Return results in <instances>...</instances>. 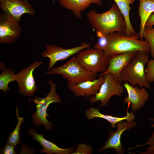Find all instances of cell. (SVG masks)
<instances>
[{"instance_id": "obj_6", "label": "cell", "mask_w": 154, "mask_h": 154, "mask_svg": "<svg viewBox=\"0 0 154 154\" xmlns=\"http://www.w3.org/2000/svg\"><path fill=\"white\" fill-rule=\"evenodd\" d=\"M46 73L50 75L61 74L67 80L68 83L74 85L86 81H93L96 79V76L84 70L74 56L62 66L52 68Z\"/></svg>"}, {"instance_id": "obj_27", "label": "cell", "mask_w": 154, "mask_h": 154, "mask_svg": "<svg viewBox=\"0 0 154 154\" xmlns=\"http://www.w3.org/2000/svg\"><path fill=\"white\" fill-rule=\"evenodd\" d=\"M15 147L7 143V144L3 147L0 152L1 154H16L17 153V149H14Z\"/></svg>"}, {"instance_id": "obj_32", "label": "cell", "mask_w": 154, "mask_h": 154, "mask_svg": "<svg viewBox=\"0 0 154 154\" xmlns=\"http://www.w3.org/2000/svg\"><path fill=\"white\" fill-rule=\"evenodd\" d=\"M149 120L151 121H153V124H154V118L150 119Z\"/></svg>"}, {"instance_id": "obj_17", "label": "cell", "mask_w": 154, "mask_h": 154, "mask_svg": "<svg viewBox=\"0 0 154 154\" xmlns=\"http://www.w3.org/2000/svg\"><path fill=\"white\" fill-rule=\"evenodd\" d=\"M126 116L123 117H118L107 115L101 113L98 109L91 107L87 109L85 112V115L86 118L91 120L95 118H100L104 119L111 123V127L113 128L117 127V124L119 122L123 120L128 121H133L135 118L134 113L132 112H127Z\"/></svg>"}, {"instance_id": "obj_20", "label": "cell", "mask_w": 154, "mask_h": 154, "mask_svg": "<svg viewBox=\"0 0 154 154\" xmlns=\"http://www.w3.org/2000/svg\"><path fill=\"white\" fill-rule=\"evenodd\" d=\"M116 4L123 15L125 21L126 29L125 33L127 36H130L136 33L130 20L129 12L132 8L130 5L133 4L135 0H113Z\"/></svg>"}, {"instance_id": "obj_14", "label": "cell", "mask_w": 154, "mask_h": 154, "mask_svg": "<svg viewBox=\"0 0 154 154\" xmlns=\"http://www.w3.org/2000/svg\"><path fill=\"white\" fill-rule=\"evenodd\" d=\"M137 51L128 52L121 53L109 58V63L107 70L100 75L110 73L120 83L123 81L121 73L135 56Z\"/></svg>"}, {"instance_id": "obj_22", "label": "cell", "mask_w": 154, "mask_h": 154, "mask_svg": "<svg viewBox=\"0 0 154 154\" xmlns=\"http://www.w3.org/2000/svg\"><path fill=\"white\" fill-rule=\"evenodd\" d=\"M2 70L0 75V90L5 93L10 90L8 86L9 83L15 81L16 74L14 70L11 68H5Z\"/></svg>"}, {"instance_id": "obj_26", "label": "cell", "mask_w": 154, "mask_h": 154, "mask_svg": "<svg viewBox=\"0 0 154 154\" xmlns=\"http://www.w3.org/2000/svg\"><path fill=\"white\" fill-rule=\"evenodd\" d=\"M145 72L149 82H154V59L149 61L145 68Z\"/></svg>"}, {"instance_id": "obj_28", "label": "cell", "mask_w": 154, "mask_h": 154, "mask_svg": "<svg viewBox=\"0 0 154 154\" xmlns=\"http://www.w3.org/2000/svg\"><path fill=\"white\" fill-rule=\"evenodd\" d=\"M34 152L31 149L29 148L27 146H25V144H23L21 146L19 152V154H33Z\"/></svg>"}, {"instance_id": "obj_15", "label": "cell", "mask_w": 154, "mask_h": 154, "mask_svg": "<svg viewBox=\"0 0 154 154\" xmlns=\"http://www.w3.org/2000/svg\"><path fill=\"white\" fill-rule=\"evenodd\" d=\"M104 81L103 76L100 75L98 79L93 81H86L76 85L68 83L67 86L76 97L85 96L89 98L98 92Z\"/></svg>"}, {"instance_id": "obj_12", "label": "cell", "mask_w": 154, "mask_h": 154, "mask_svg": "<svg viewBox=\"0 0 154 154\" xmlns=\"http://www.w3.org/2000/svg\"><path fill=\"white\" fill-rule=\"evenodd\" d=\"M122 121L117 124V129L116 131L110 130L108 139L104 145L98 149V152H101L104 150L112 148L115 150L117 154H123L125 149L121 145V138L122 133L125 131L135 127L137 124L136 121Z\"/></svg>"}, {"instance_id": "obj_7", "label": "cell", "mask_w": 154, "mask_h": 154, "mask_svg": "<svg viewBox=\"0 0 154 154\" xmlns=\"http://www.w3.org/2000/svg\"><path fill=\"white\" fill-rule=\"evenodd\" d=\"M104 81L101 85L99 91L94 95L90 97L91 104L99 101L101 102L100 107L106 106L111 98L114 96H121L124 92V87L118 82L111 73L103 75Z\"/></svg>"}, {"instance_id": "obj_34", "label": "cell", "mask_w": 154, "mask_h": 154, "mask_svg": "<svg viewBox=\"0 0 154 154\" xmlns=\"http://www.w3.org/2000/svg\"></svg>"}, {"instance_id": "obj_24", "label": "cell", "mask_w": 154, "mask_h": 154, "mask_svg": "<svg viewBox=\"0 0 154 154\" xmlns=\"http://www.w3.org/2000/svg\"><path fill=\"white\" fill-rule=\"evenodd\" d=\"M96 33L98 40L94 44V48L104 51L108 44L109 34H105L98 32Z\"/></svg>"}, {"instance_id": "obj_25", "label": "cell", "mask_w": 154, "mask_h": 154, "mask_svg": "<svg viewBox=\"0 0 154 154\" xmlns=\"http://www.w3.org/2000/svg\"><path fill=\"white\" fill-rule=\"evenodd\" d=\"M93 151L91 145L81 143L78 145L75 151L70 154H90L92 153Z\"/></svg>"}, {"instance_id": "obj_3", "label": "cell", "mask_w": 154, "mask_h": 154, "mask_svg": "<svg viewBox=\"0 0 154 154\" xmlns=\"http://www.w3.org/2000/svg\"><path fill=\"white\" fill-rule=\"evenodd\" d=\"M148 53L137 51L135 56L122 71L121 77L123 82H128L131 85L150 89L145 72V66L148 62Z\"/></svg>"}, {"instance_id": "obj_30", "label": "cell", "mask_w": 154, "mask_h": 154, "mask_svg": "<svg viewBox=\"0 0 154 154\" xmlns=\"http://www.w3.org/2000/svg\"><path fill=\"white\" fill-rule=\"evenodd\" d=\"M154 25V13L151 14L147 19L145 26L148 27H151Z\"/></svg>"}, {"instance_id": "obj_1", "label": "cell", "mask_w": 154, "mask_h": 154, "mask_svg": "<svg viewBox=\"0 0 154 154\" xmlns=\"http://www.w3.org/2000/svg\"><path fill=\"white\" fill-rule=\"evenodd\" d=\"M88 21L96 32L109 34L115 32L125 33L126 26L123 17L115 3L108 11L97 13L92 10L87 14Z\"/></svg>"}, {"instance_id": "obj_33", "label": "cell", "mask_w": 154, "mask_h": 154, "mask_svg": "<svg viewBox=\"0 0 154 154\" xmlns=\"http://www.w3.org/2000/svg\"></svg>"}, {"instance_id": "obj_9", "label": "cell", "mask_w": 154, "mask_h": 154, "mask_svg": "<svg viewBox=\"0 0 154 154\" xmlns=\"http://www.w3.org/2000/svg\"><path fill=\"white\" fill-rule=\"evenodd\" d=\"M91 43L82 42L80 46L69 49H64L50 44H46V49L41 53L42 57L49 59L48 70H49L58 61L66 59L69 56L77 53L80 50L90 47Z\"/></svg>"}, {"instance_id": "obj_8", "label": "cell", "mask_w": 154, "mask_h": 154, "mask_svg": "<svg viewBox=\"0 0 154 154\" xmlns=\"http://www.w3.org/2000/svg\"><path fill=\"white\" fill-rule=\"evenodd\" d=\"M43 63L35 61L16 74L15 81L17 83L19 92L25 96L33 97L37 87L33 76L35 70Z\"/></svg>"}, {"instance_id": "obj_2", "label": "cell", "mask_w": 154, "mask_h": 154, "mask_svg": "<svg viewBox=\"0 0 154 154\" xmlns=\"http://www.w3.org/2000/svg\"><path fill=\"white\" fill-rule=\"evenodd\" d=\"M108 36V44L104 51L109 59L124 52L143 51L148 53L150 52L148 42L139 40V33L127 36L124 33L115 32L109 34Z\"/></svg>"}, {"instance_id": "obj_29", "label": "cell", "mask_w": 154, "mask_h": 154, "mask_svg": "<svg viewBox=\"0 0 154 154\" xmlns=\"http://www.w3.org/2000/svg\"><path fill=\"white\" fill-rule=\"evenodd\" d=\"M152 128L154 127V124H152L151 125ZM147 142L146 143L142 145H148L150 146L154 144V129L151 135L148 139H147Z\"/></svg>"}, {"instance_id": "obj_23", "label": "cell", "mask_w": 154, "mask_h": 154, "mask_svg": "<svg viewBox=\"0 0 154 154\" xmlns=\"http://www.w3.org/2000/svg\"><path fill=\"white\" fill-rule=\"evenodd\" d=\"M149 45L151 56L154 59V28L145 26L143 36Z\"/></svg>"}, {"instance_id": "obj_18", "label": "cell", "mask_w": 154, "mask_h": 154, "mask_svg": "<svg viewBox=\"0 0 154 154\" xmlns=\"http://www.w3.org/2000/svg\"><path fill=\"white\" fill-rule=\"evenodd\" d=\"M60 5L67 9L71 10L77 18L81 19L82 12L88 8L91 4L99 5L102 4V0H58Z\"/></svg>"}, {"instance_id": "obj_4", "label": "cell", "mask_w": 154, "mask_h": 154, "mask_svg": "<svg viewBox=\"0 0 154 154\" xmlns=\"http://www.w3.org/2000/svg\"><path fill=\"white\" fill-rule=\"evenodd\" d=\"M48 84L50 86V89L45 97H34L33 98L29 99L36 105V111L32 115L33 122L36 126H43L46 131L51 130L53 126V123L47 119V117L50 116V114L47 112V108L51 103H60L61 101L60 96L56 92V84L51 80L48 81Z\"/></svg>"}, {"instance_id": "obj_11", "label": "cell", "mask_w": 154, "mask_h": 154, "mask_svg": "<svg viewBox=\"0 0 154 154\" xmlns=\"http://www.w3.org/2000/svg\"><path fill=\"white\" fill-rule=\"evenodd\" d=\"M0 8L3 13L11 15L19 23L21 22V16L23 14L34 16L36 13L27 0H0Z\"/></svg>"}, {"instance_id": "obj_31", "label": "cell", "mask_w": 154, "mask_h": 154, "mask_svg": "<svg viewBox=\"0 0 154 154\" xmlns=\"http://www.w3.org/2000/svg\"><path fill=\"white\" fill-rule=\"evenodd\" d=\"M143 154H153L154 153V144L149 146Z\"/></svg>"}, {"instance_id": "obj_16", "label": "cell", "mask_w": 154, "mask_h": 154, "mask_svg": "<svg viewBox=\"0 0 154 154\" xmlns=\"http://www.w3.org/2000/svg\"><path fill=\"white\" fill-rule=\"evenodd\" d=\"M28 132L29 135L33 136V139L39 143L43 147V149L40 150L41 153L47 154H70L74 151L73 147L67 148L59 147L55 143L45 139L43 134L37 133L34 129H29Z\"/></svg>"}, {"instance_id": "obj_5", "label": "cell", "mask_w": 154, "mask_h": 154, "mask_svg": "<svg viewBox=\"0 0 154 154\" xmlns=\"http://www.w3.org/2000/svg\"><path fill=\"white\" fill-rule=\"evenodd\" d=\"M76 57L79 64L84 70L96 76L99 72H105L109 63V59L103 50L94 48L80 50Z\"/></svg>"}, {"instance_id": "obj_13", "label": "cell", "mask_w": 154, "mask_h": 154, "mask_svg": "<svg viewBox=\"0 0 154 154\" xmlns=\"http://www.w3.org/2000/svg\"><path fill=\"white\" fill-rule=\"evenodd\" d=\"M123 86L126 89L128 95L123 99L126 104H131V108L133 112L142 108L148 100L150 96L147 90L143 87L131 85L128 82H125Z\"/></svg>"}, {"instance_id": "obj_21", "label": "cell", "mask_w": 154, "mask_h": 154, "mask_svg": "<svg viewBox=\"0 0 154 154\" xmlns=\"http://www.w3.org/2000/svg\"><path fill=\"white\" fill-rule=\"evenodd\" d=\"M16 116L18 121L14 129L10 133L7 140V143L15 147L19 145L21 141L20 137V131L21 125L24 122V119L22 117H20L19 115V111L17 106H16Z\"/></svg>"}, {"instance_id": "obj_19", "label": "cell", "mask_w": 154, "mask_h": 154, "mask_svg": "<svg viewBox=\"0 0 154 154\" xmlns=\"http://www.w3.org/2000/svg\"><path fill=\"white\" fill-rule=\"evenodd\" d=\"M138 13L140 18V40H143V34L146 23L151 13L154 12V0H138Z\"/></svg>"}, {"instance_id": "obj_10", "label": "cell", "mask_w": 154, "mask_h": 154, "mask_svg": "<svg viewBox=\"0 0 154 154\" xmlns=\"http://www.w3.org/2000/svg\"><path fill=\"white\" fill-rule=\"evenodd\" d=\"M22 31L19 23L11 15L1 13L0 15V42L10 44L20 36Z\"/></svg>"}]
</instances>
